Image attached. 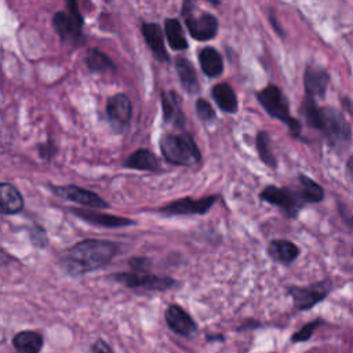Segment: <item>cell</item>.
I'll return each mask as SVG.
<instances>
[{
	"label": "cell",
	"mask_w": 353,
	"mask_h": 353,
	"mask_svg": "<svg viewBox=\"0 0 353 353\" xmlns=\"http://www.w3.org/2000/svg\"><path fill=\"white\" fill-rule=\"evenodd\" d=\"M330 77L324 68L317 65H309L303 74V84L306 94L312 98L324 97Z\"/></svg>",
	"instance_id": "obj_14"
},
{
	"label": "cell",
	"mask_w": 353,
	"mask_h": 353,
	"mask_svg": "<svg viewBox=\"0 0 353 353\" xmlns=\"http://www.w3.org/2000/svg\"><path fill=\"white\" fill-rule=\"evenodd\" d=\"M91 353H113V350L110 349V346H109L106 342H103L102 339H98V341L92 345Z\"/></svg>",
	"instance_id": "obj_32"
},
{
	"label": "cell",
	"mask_w": 353,
	"mask_h": 353,
	"mask_svg": "<svg viewBox=\"0 0 353 353\" xmlns=\"http://www.w3.org/2000/svg\"><path fill=\"white\" fill-rule=\"evenodd\" d=\"M261 199L280 207L288 214V216H295L302 205L298 194L287 188L266 186L261 193Z\"/></svg>",
	"instance_id": "obj_6"
},
{
	"label": "cell",
	"mask_w": 353,
	"mask_h": 353,
	"mask_svg": "<svg viewBox=\"0 0 353 353\" xmlns=\"http://www.w3.org/2000/svg\"><path fill=\"white\" fill-rule=\"evenodd\" d=\"M160 149L167 161L178 165H193L201 157L193 138L186 132L163 135Z\"/></svg>",
	"instance_id": "obj_2"
},
{
	"label": "cell",
	"mask_w": 353,
	"mask_h": 353,
	"mask_svg": "<svg viewBox=\"0 0 353 353\" xmlns=\"http://www.w3.org/2000/svg\"><path fill=\"white\" fill-rule=\"evenodd\" d=\"M256 149H258V154H259L261 160L266 165L276 167V159L270 149V139L265 131H261L256 135Z\"/></svg>",
	"instance_id": "obj_28"
},
{
	"label": "cell",
	"mask_w": 353,
	"mask_h": 353,
	"mask_svg": "<svg viewBox=\"0 0 353 353\" xmlns=\"http://www.w3.org/2000/svg\"><path fill=\"white\" fill-rule=\"evenodd\" d=\"M23 208L21 193L10 183L0 182V212L15 214Z\"/></svg>",
	"instance_id": "obj_17"
},
{
	"label": "cell",
	"mask_w": 353,
	"mask_h": 353,
	"mask_svg": "<svg viewBox=\"0 0 353 353\" xmlns=\"http://www.w3.org/2000/svg\"><path fill=\"white\" fill-rule=\"evenodd\" d=\"M208 1H210V3H212V4H218V3H219L218 0H208Z\"/></svg>",
	"instance_id": "obj_36"
},
{
	"label": "cell",
	"mask_w": 353,
	"mask_h": 353,
	"mask_svg": "<svg viewBox=\"0 0 353 353\" xmlns=\"http://www.w3.org/2000/svg\"><path fill=\"white\" fill-rule=\"evenodd\" d=\"M331 288L328 281H321L309 287H291L290 295L294 299V303L298 309L305 310L314 306L317 302L324 299Z\"/></svg>",
	"instance_id": "obj_7"
},
{
	"label": "cell",
	"mask_w": 353,
	"mask_h": 353,
	"mask_svg": "<svg viewBox=\"0 0 353 353\" xmlns=\"http://www.w3.org/2000/svg\"><path fill=\"white\" fill-rule=\"evenodd\" d=\"M196 110H197L199 117L201 120H204V121H210V120H212L215 117V112H214L212 106L205 99H199L196 102Z\"/></svg>",
	"instance_id": "obj_30"
},
{
	"label": "cell",
	"mask_w": 353,
	"mask_h": 353,
	"mask_svg": "<svg viewBox=\"0 0 353 353\" xmlns=\"http://www.w3.org/2000/svg\"><path fill=\"white\" fill-rule=\"evenodd\" d=\"M7 261H8V255L3 250H0V265L6 263Z\"/></svg>",
	"instance_id": "obj_35"
},
{
	"label": "cell",
	"mask_w": 353,
	"mask_h": 353,
	"mask_svg": "<svg viewBox=\"0 0 353 353\" xmlns=\"http://www.w3.org/2000/svg\"><path fill=\"white\" fill-rule=\"evenodd\" d=\"M212 97L222 110L229 112V113H233L237 110V98L229 84L221 83V84L214 85Z\"/></svg>",
	"instance_id": "obj_22"
},
{
	"label": "cell",
	"mask_w": 353,
	"mask_h": 353,
	"mask_svg": "<svg viewBox=\"0 0 353 353\" xmlns=\"http://www.w3.org/2000/svg\"><path fill=\"white\" fill-rule=\"evenodd\" d=\"M116 279L131 288H146V290H167L175 285V280L170 277H160L145 273L143 269H134L130 273L117 274Z\"/></svg>",
	"instance_id": "obj_5"
},
{
	"label": "cell",
	"mask_w": 353,
	"mask_h": 353,
	"mask_svg": "<svg viewBox=\"0 0 353 353\" xmlns=\"http://www.w3.org/2000/svg\"><path fill=\"white\" fill-rule=\"evenodd\" d=\"M66 1H68L69 12H70L73 17H76L77 19L83 21V18H81V15H80V12H79V7H77V1H79V0H66Z\"/></svg>",
	"instance_id": "obj_33"
},
{
	"label": "cell",
	"mask_w": 353,
	"mask_h": 353,
	"mask_svg": "<svg viewBox=\"0 0 353 353\" xmlns=\"http://www.w3.org/2000/svg\"><path fill=\"white\" fill-rule=\"evenodd\" d=\"M164 28H165V36H167V40H168L171 48L185 50L188 47V41L185 39L181 22L178 19H175V18L167 19Z\"/></svg>",
	"instance_id": "obj_25"
},
{
	"label": "cell",
	"mask_w": 353,
	"mask_h": 353,
	"mask_svg": "<svg viewBox=\"0 0 353 353\" xmlns=\"http://www.w3.org/2000/svg\"><path fill=\"white\" fill-rule=\"evenodd\" d=\"M142 34H143L149 48L154 54V57L160 61H168V55H167V51L164 47V39H163L160 26L156 23H143Z\"/></svg>",
	"instance_id": "obj_15"
},
{
	"label": "cell",
	"mask_w": 353,
	"mask_h": 353,
	"mask_svg": "<svg viewBox=\"0 0 353 353\" xmlns=\"http://www.w3.org/2000/svg\"><path fill=\"white\" fill-rule=\"evenodd\" d=\"M192 10H193V0H183V4H182V14H183V17L190 15Z\"/></svg>",
	"instance_id": "obj_34"
},
{
	"label": "cell",
	"mask_w": 353,
	"mask_h": 353,
	"mask_svg": "<svg viewBox=\"0 0 353 353\" xmlns=\"http://www.w3.org/2000/svg\"><path fill=\"white\" fill-rule=\"evenodd\" d=\"M258 101H259V103L265 108V110L270 116L284 121L288 125L290 132L292 135H295V137L299 135L301 124H299V121L296 119H292L290 116V113H288V103H287L283 92L276 85L265 87L258 94Z\"/></svg>",
	"instance_id": "obj_4"
},
{
	"label": "cell",
	"mask_w": 353,
	"mask_h": 353,
	"mask_svg": "<svg viewBox=\"0 0 353 353\" xmlns=\"http://www.w3.org/2000/svg\"><path fill=\"white\" fill-rule=\"evenodd\" d=\"M76 216L92 223V225H99V226H106V228H120V226H127L131 225L132 221L116 215H106V214H99V212H92L87 210H72Z\"/></svg>",
	"instance_id": "obj_16"
},
{
	"label": "cell",
	"mask_w": 353,
	"mask_h": 353,
	"mask_svg": "<svg viewBox=\"0 0 353 353\" xmlns=\"http://www.w3.org/2000/svg\"><path fill=\"white\" fill-rule=\"evenodd\" d=\"M319 130L323 131L328 143L338 150L345 149L350 142L349 123L334 108H321L320 109Z\"/></svg>",
	"instance_id": "obj_3"
},
{
	"label": "cell",
	"mask_w": 353,
	"mask_h": 353,
	"mask_svg": "<svg viewBox=\"0 0 353 353\" xmlns=\"http://www.w3.org/2000/svg\"><path fill=\"white\" fill-rule=\"evenodd\" d=\"M302 112L305 116V120L307 121V124L310 127L319 128V123H320V108H317L314 98L312 97H306L303 103H302Z\"/></svg>",
	"instance_id": "obj_29"
},
{
	"label": "cell",
	"mask_w": 353,
	"mask_h": 353,
	"mask_svg": "<svg viewBox=\"0 0 353 353\" xmlns=\"http://www.w3.org/2000/svg\"><path fill=\"white\" fill-rule=\"evenodd\" d=\"M125 167L128 168H135V170H146V171H154L159 168V161L156 156L146 150V149H139L134 152L124 163Z\"/></svg>",
	"instance_id": "obj_23"
},
{
	"label": "cell",
	"mask_w": 353,
	"mask_h": 353,
	"mask_svg": "<svg viewBox=\"0 0 353 353\" xmlns=\"http://www.w3.org/2000/svg\"><path fill=\"white\" fill-rule=\"evenodd\" d=\"M52 190L55 194H58L63 199H68L70 201H74V203H79V204H83V205L91 207V208H106L108 207V203L103 199H101L99 196H97L95 193H92L90 190L81 189L74 185L57 186V188H52Z\"/></svg>",
	"instance_id": "obj_11"
},
{
	"label": "cell",
	"mask_w": 353,
	"mask_h": 353,
	"mask_svg": "<svg viewBox=\"0 0 353 353\" xmlns=\"http://www.w3.org/2000/svg\"><path fill=\"white\" fill-rule=\"evenodd\" d=\"M185 22L190 36L196 40H210L218 32V21L211 14H203L200 17H185Z\"/></svg>",
	"instance_id": "obj_12"
},
{
	"label": "cell",
	"mask_w": 353,
	"mask_h": 353,
	"mask_svg": "<svg viewBox=\"0 0 353 353\" xmlns=\"http://www.w3.org/2000/svg\"><path fill=\"white\" fill-rule=\"evenodd\" d=\"M199 61H200V66H201L203 72L208 77H216L223 70V61H222L219 52L211 47H205L200 51Z\"/></svg>",
	"instance_id": "obj_20"
},
{
	"label": "cell",
	"mask_w": 353,
	"mask_h": 353,
	"mask_svg": "<svg viewBox=\"0 0 353 353\" xmlns=\"http://www.w3.org/2000/svg\"><path fill=\"white\" fill-rule=\"evenodd\" d=\"M176 72L182 85L189 91L194 92L199 90V80L193 65L186 58H176Z\"/></svg>",
	"instance_id": "obj_24"
},
{
	"label": "cell",
	"mask_w": 353,
	"mask_h": 353,
	"mask_svg": "<svg viewBox=\"0 0 353 353\" xmlns=\"http://www.w3.org/2000/svg\"><path fill=\"white\" fill-rule=\"evenodd\" d=\"M268 252L274 261L281 262L284 265L291 263L299 255V250L294 243L281 239L270 241Z\"/></svg>",
	"instance_id": "obj_19"
},
{
	"label": "cell",
	"mask_w": 353,
	"mask_h": 353,
	"mask_svg": "<svg viewBox=\"0 0 353 353\" xmlns=\"http://www.w3.org/2000/svg\"><path fill=\"white\" fill-rule=\"evenodd\" d=\"M215 201V196H207L203 199H190V197H185L176 201H172L170 204H167L165 207L160 208V211L163 214H168V215H192V214H204L207 212L211 205Z\"/></svg>",
	"instance_id": "obj_10"
},
{
	"label": "cell",
	"mask_w": 353,
	"mask_h": 353,
	"mask_svg": "<svg viewBox=\"0 0 353 353\" xmlns=\"http://www.w3.org/2000/svg\"><path fill=\"white\" fill-rule=\"evenodd\" d=\"M165 321L174 332L183 336H189L197 330V325L193 321V319L178 305H170L167 307Z\"/></svg>",
	"instance_id": "obj_13"
},
{
	"label": "cell",
	"mask_w": 353,
	"mask_h": 353,
	"mask_svg": "<svg viewBox=\"0 0 353 353\" xmlns=\"http://www.w3.org/2000/svg\"><path fill=\"white\" fill-rule=\"evenodd\" d=\"M131 102L127 95L116 94L109 98L106 105L108 119L116 131H121L128 125L131 119Z\"/></svg>",
	"instance_id": "obj_9"
},
{
	"label": "cell",
	"mask_w": 353,
	"mask_h": 353,
	"mask_svg": "<svg viewBox=\"0 0 353 353\" xmlns=\"http://www.w3.org/2000/svg\"><path fill=\"white\" fill-rule=\"evenodd\" d=\"M319 324H321V321H320V320H317V321H312V323H309V324L303 325L298 332H295V334L292 335V341H294V342L307 341V339L312 336V332L319 327Z\"/></svg>",
	"instance_id": "obj_31"
},
{
	"label": "cell",
	"mask_w": 353,
	"mask_h": 353,
	"mask_svg": "<svg viewBox=\"0 0 353 353\" xmlns=\"http://www.w3.org/2000/svg\"><path fill=\"white\" fill-rule=\"evenodd\" d=\"M299 185H301V196L306 201L317 203L323 200L324 192L320 185H317L313 179L307 178L306 175H299Z\"/></svg>",
	"instance_id": "obj_27"
},
{
	"label": "cell",
	"mask_w": 353,
	"mask_h": 353,
	"mask_svg": "<svg viewBox=\"0 0 353 353\" xmlns=\"http://www.w3.org/2000/svg\"><path fill=\"white\" fill-rule=\"evenodd\" d=\"M52 22H54V28L58 32L62 41L69 43V44H80L84 40V37L81 34L83 21L77 19L70 12L58 11L54 15Z\"/></svg>",
	"instance_id": "obj_8"
},
{
	"label": "cell",
	"mask_w": 353,
	"mask_h": 353,
	"mask_svg": "<svg viewBox=\"0 0 353 353\" xmlns=\"http://www.w3.org/2000/svg\"><path fill=\"white\" fill-rule=\"evenodd\" d=\"M14 346L21 353H39L43 346V338L34 331H22L14 336Z\"/></svg>",
	"instance_id": "obj_21"
},
{
	"label": "cell",
	"mask_w": 353,
	"mask_h": 353,
	"mask_svg": "<svg viewBox=\"0 0 353 353\" xmlns=\"http://www.w3.org/2000/svg\"><path fill=\"white\" fill-rule=\"evenodd\" d=\"M117 252L116 244L105 240H83L65 255V266L70 273H83L108 263Z\"/></svg>",
	"instance_id": "obj_1"
},
{
	"label": "cell",
	"mask_w": 353,
	"mask_h": 353,
	"mask_svg": "<svg viewBox=\"0 0 353 353\" xmlns=\"http://www.w3.org/2000/svg\"><path fill=\"white\" fill-rule=\"evenodd\" d=\"M105 1H112V0H105Z\"/></svg>",
	"instance_id": "obj_37"
},
{
	"label": "cell",
	"mask_w": 353,
	"mask_h": 353,
	"mask_svg": "<svg viewBox=\"0 0 353 353\" xmlns=\"http://www.w3.org/2000/svg\"><path fill=\"white\" fill-rule=\"evenodd\" d=\"M161 103H163L164 120L168 123H172L176 127H182L185 123V117L179 108L178 95L174 91L164 92L161 97Z\"/></svg>",
	"instance_id": "obj_18"
},
{
	"label": "cell",
	"mask_w": 353,
	"mask_h": 353,
	"mask_svg": "<svg viewBox=\"0 0 353 353\" xmlns=\"http://www.w3.org/2000/svg\"><path fill=\"white\" fill-rule=\"evenodd\" d=\"M85 63L91 72H105V70L113 69L112 59L106 54H103L102 51H99L97 48H91L87 52Z\"/></svg>",
	"instance_id": "obj_26"
},
{
	"label": "cell",
	"mask_w": 353,
	"mask_h": 353,
	"mask_svg": "<svg viewBox=\"0 0 353 353\" xmlns=\"http://www.w3.org/2000/svg\"><path fill=\"white\" fill-rule=\"evenodd\" d=\"M352 222H353V219H352Z\"/></svg>",
	"instance_id": "obj_38"
}]
</instances>
